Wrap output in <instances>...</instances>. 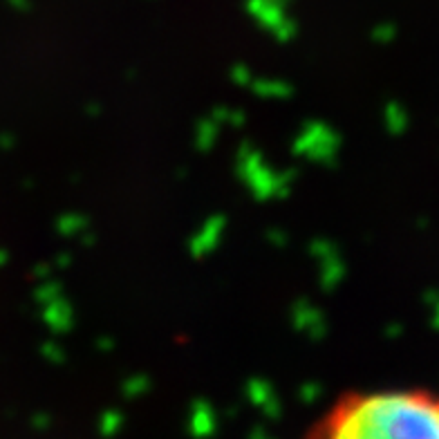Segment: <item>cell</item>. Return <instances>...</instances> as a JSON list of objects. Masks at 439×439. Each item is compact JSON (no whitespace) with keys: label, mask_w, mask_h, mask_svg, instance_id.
Here are the masks:
<instances>
[{"label":"cell","mask_w":439,"mask_h":439,"mask_svg":"<svg viewBox=\"0 0 439 439\" xmlns=\"http://www.w3.org/2000/svg\"><path fill=\"white\" fill-rule=\"evenodd\" d=\"M303 439H439V393L426 388L345 393Z\"/></svg>","instance_id":"6da1fadb"}]
</instances>
